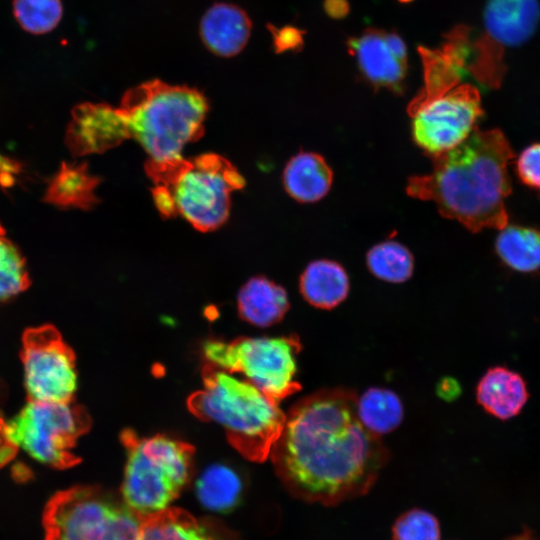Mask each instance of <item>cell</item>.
Returning a JSON list of instances; mask_svg holds the SVG:
<instances>
[{"label": "cell", "instance_id": "30bf717a", "mask_svg": "<svg viewBox=\"0 0 540 540\" xmlns=\"http://www.w3.org/2000/svg\"><path fill=\"white\" fill-rule=\"evenodd\" d=\"M408 112L414 141L432 156L462 143L483 114L479 91L460 83L434 98L409 105Z\"/></svg>", "mask_w": 540, "mask_h": 540}, {"label": "cell", "instance_id": "83f0119b", "mask_svg": "<svg viewBox=\"0 0 540 540\" xmlns=\"http://www.w3.org/2000/svg\"><path fill=\"white\" fill-rule=\"evenodd\" d=\"M440 534L437 518L419 508L404 512L392 526V540H440Z\"/></svg>", "mask_w": 540, "mask_h": 540}, {"label": "cell", "instance_id": "603a6c76", "mask_svg": "<svg viewBox=\"0 0 540 540\" xmlns=\"http://www.w3.org/2000/svg\"><path fill=\"white\" fill-rule=\"evenodd\" d=\"M242 488L238 473L224 464L208 466L196 481L200 503L214 512L230 511L238 503Z\"/></svg>", "mask_w": 540, "mask_h": 540}, {"label": "cell", "instance_id": "6da1fadb", "mask_svg": "<svg viewBox=\"0 0 540 540\" xmlns=\"http://www.w3.org/2000/svg\"><path fill=\"white\" fill-rule=\"evenodd\" d=\"M356 403L351 390L322 389L286 414L269 457L291 495L332 506L373 487L389 454L359 420Z\"/></svg>", "mask_w": 540, "mask_h": 540}, {"label": "cell", "instance_id": "9c48e42d", "mask_svg": "<svg viewBox=\"0 0 540 540\" xmlns=\"http://www.w3.org/2000/svg\"><path fill=\"white\" fill-rule=\"evenodd\" d=\"M89 426L86 411L72 402L30 401L2 425L1 433L9 445L21 447L39 462L67 468L79 462L72 449Z\"/></svg>", "mask_w": 540, "mask_h": 540}, {"label": "cell", "instance_id": "52a82bcc", "mask_svg": "<svg viewBox=\"0 0 540 540\" xmlns=\"http://www.w3.org/2000/svg\"><path fill=\"white\" fill-rule=\"evenodd\" d=\"M142 517L96 487L57 494L45 514L46 540H138Z\"/></svg>", "mask_w": 540, "mask_h": 540}, {"label": "cell", "instance_id": "484cf974", "mask_svg": "<svg viewBox=\"0 0 540 540\" xmlns=\"http://www.w3.org/2000/svg\"><path fill=\"white\" fill-rule=\"evenodd\" d=\"M29 286L25 258L0 224V301L20 294Z\"/></svg>", "mask_w": 540, "mask_h": 540}, {"label": "cell", "instance_id": "7402d4cb", "mask_svg": "<svg viewBox=\"0 0 540 540\" xmlns=\"http://www.w3.org/2000/svg\"><path fill=\"white\" fill-rule=\"evenodd\" d=\"M496 253L510 269L531 273L540 269V230L520 225L500 229L495 243Z\"/></svg>", "mask_w": 540, "mask_h": 540}, {"label": "cell", "instance_id": "e0dca14e", "mask_svg": "<svg viewBox=\"0 0 540 540\" xmlns=\"http://www.w3.org/2000/svg\"><path fill=\"white\" fill-rule=\"evenodd\" d=\"M240 317L258 327H268L279 322L289 308L286 291L263 276L248 280L237 297Z\"/></svg>", "mask_w": 540, "mask_h": 540}, {"label": "cell", "instance_id": "ac0fdd59", "mask_svg": "<svg viewBox=\"0 0 540 540\" xmlns=\"http://www.w3.org/2000/svg\"><path fill=\"white\" fill-rule=\"evenodd\" d=\"M99 183L100 179L89 172L86 163L63 162L49 180L43 200L61 209L88 210L99 200L95 193Z\"/></svg>", "mask_w": 540, "mask_h": 540}, {"label": "cell", "instance_id": "d4e9b609", "mask_svg": "<svg viewBox=\"0 0 540 540\" xmlns=\"http://www.w3.org/2000/svg\"><path fill=\"white\" fill-rule=\"evenodd\" d=\"M366 260L370 272L383 281L401 283L413 273V255L396 241H384L373 246Z\"/></svg>", "mask_w": 540, "mask_h": 540}, {"label": "cell", "instance_id": "2e32d148", "mask_svg": "<svg viewBox=\"0 0 540 540\" xmlns=\"http://www.w3.org/2000/svg\"><path fill=\"white\" fill-rule=\"evenodd\" d=\"M476 397L487 413L508 420L522 411L529 393L519 373L504 366H495L489 368L480 379Z\"/></svg>", "mask_w": 540, "mask_h": 540}, {"label": "cell", "instance_id": "7c38bea8", "mask_svg": "<svg viewBox=\"0 0 540 540\" xmlns=\"http://www.w3.org/2000/svg\"><path fill=\"white\" fill-rule=\"evenodd\" d=\"M540 20L538 0H488L483 10L484 38L478 43V55L469 67L485 85L495 86L504 48L516 47L535 32Z\"/></svg>", "mask_w": 540, "mask_h": 540}, {"label": "cell", "instance_id": "d6986e66", "mask_svg": "<svg viewBox=\"0 0 540 540\" xmlns=\"http://www.w3.org/2000/svg\"><path fill=\"white\" fill-rule=\"evenodd\" d=\"M333 172L325 159L313 152H300L292 157L283 172V184L295 200L312 203L330 190Z\"/></svg>", "mask_w": 540, "mask_h": 540}, {"label": "cell", "instance_id": "8992f818", "mask_svg": "<svg viewBox=\"0 0 540 540\" xmlns=\"http://www.w3.org/2000/svg\"><path fill=\"white\" fill-rule=\"evenodd\" d=\"M127 457L121 486L123 501L140 517L161 511L179 496L192 466L194 448L165 435L121 434Z\"/></svg>", "mask_w": 540, "mask_h": 540}, {"label": "cell", "instance_id": "7a4b0ae2", "mask_svg": "<svg viewBox=\"0 0 540 540\" xmlns=\"http://www.w3.org/2000/svg\"><path fill=\"white\" fill-rule=\"evenodd\" d=\"M432 158L430 173L408 179V195L433 201L442 216L472 232L507 225L508 166L514 153L500 130H474L462 143Z\"/></svg>", "mask_w": 540, "mask_h": 540}, {"label": "cell", "instance_id": "4316f807", "mask_svg": "<svg viewBox=\"0 0 540 540\" xmlns=\"http://www.w3.org/2000/svg\"><path fill=\"white\" fill-rule=\"evenodd\" d=\"M12 7L21 28L36 35L52 31L63 15L61 0H13Z\"/></svg>", "mask_w": 540, "mask_h": 540}, {"label": "cell", "instance_id": "8fae6325", "mask_svg": "<svg viewBox=\"0 0 540 540\" xmlns=\"http://www.w3.org/2000/svg\"><path fill=\"white\" fill-rule=\"evenodd\" d=\"M22 362L30 401L71 402L77 387L75 356L56 328L26 330Z\"/></svg>", "mask_w": 540, "mask_h": 540}, {"label": "cell", "instance_id": "3957f363", "mask_svg": "<svg viewBox=\"0 0 540 540\" xmlns=\"http://www.w3.org/2000/svg\"><path fill=\"white\" fill-rule=\"evenodd\" d=\"M202 380V388L188 398L189 410L199 419L221 426L246 459L266 460L286 418L279 402L244 378L208 363L202 369Z\"/></svg>", "mask_w": 540, "mask_h": 540}, {"label": "cell", "instance_id": "ffe728a7", "mask_svg": "<svg viewBox=\"0 0 540 540\" xmlns=\"http://www.w3.org/2000/svg\"><path fill=\"white\" fill-rule=\"evenodd\" d=\"M300 291L312 306L332 309L347 297L349 278L339 263L326 259L316 260L303 271Z\"/></svg>", "mask_w": 540, "mask_h": 540}, {"label": "cell", "instance_id": "4dcf8cb0", "mask_svg": "<svg viewBox=\"0 0 540 540\" xmlns=\"http://www.w3.org/2000/svg\"><path fill=\"white\" fill-rule=\"evenodd\" d=\"M280 33L275 38L278 48H289L295 44L296 31L291 29H284L279 31Z\"/></svg>", "mask_w": 540, "mask_h": 540}, {"label": "cell", "instance_id": "4fadbf2b", "mask_svg": "<svg viewBox=\"0 0 540 540\" xmlns=\"http://www.w3.org/2000/svg\"><path fill=\"white\" fill-rule=\"evenodd\" d=\"M130 138L128 121L120 108L106 103L76 105L65 132L73 156L103 153Z\"/></svg>", "mask_w": 540, "mask_h": 540}, {"label": "cell", "instance_id": "ba28073f", "mask_svg": "<svg viewBox=\"0 0 540 540\" xmlns=\"http://www.w3.org/2000/svg\"><path fill=\"white\" fill-rule=\"evenodd\" d=\"M301 343L296 335L208 340L202 347L208 364L245 380L280 402L300 390L295 379Z\"/></svg>", "mask_w": 540, "mask_h": 540}, {"label": "cell", "instance_id": "f1b7e54d", "mask_svg": "<svg viewBox=\"0 0 540 540\" xmlns=\"http://www.w3.org/2000/svg\"><path fill=\"white\" fill-rule=\"evenodd\" d=\"M515 170L525 186L540 192V142L532 143L522 150L516 160Z\"/></svg>", "mask_w": 540, "mask_h": 540}, {"label": "cell", "instance_id": "44dd1931", "mask_svg": "<svg viewBox=\"0 0 540 540\" xmlns=\"http://www.w3.org/2000/svg\"><path fill=\"white\" fill-rule=\"evenodd\" d=\"M138 540H218L187 511L168 507L144 516Z\"/></svg>", "mask_w": 540, "mask_h": 540}, {"label": "cell", "instance_id": "cb8c5ba5", "mask_svg": "<svg viewBox=\"0 0 540 540\" xmlns=\"http://www.w3.org/2000/svg\"><path fill=\"white\" fill-rule=\"evenodd\" d=\"M356 409L363 426L377 436L393 431L403 419L400 398L386 388L367 389L357 397Z\"/></svg>", "mask_w": 540, "mask_h": 540}, {"label": "cell", "instance_id": "9a60e30c", "mask_svg": "<svg viewBox=\"0 0 540 540\" xmlns=\"http://www.w3.org/2000/svg\"><path fill=\"white\" fill-rule=\"evenodd\" d=\"M252 22L244 10L234 4L211 6L200 22L202 42L213 54L232 57L246 46Z\"/></svg>", "mask_w": 540, "mask_h": 540}, {"label": "cell", "instance_id": "5bb4252c", "mask_svg": "<svg viewBox=\"0 0 540 540\" xmlns=\"http://www.w3.org/2000/svg\"><path fill=\"white\" fill-rule=\"evenodd\" d=\"M360 72L374 86L400 91L407 72V49L392 32L368 29L348 41Z\"/></svg>", "mask_w": 540, "mask_h": 540}, {"label": "cell", "instance_id": "5b68a950", "mask_svg": "<svg viewBox=\"0 0 540 540\" xmlns=\"http://www.w3.org/2000/svg\"><path fill=\"white\" fill-rule=\"evenodd\" d=\"M119 108L148 161L166 163L182 158L184 146L202 136L209 105L195 88L151 80L127 90Z\"/></svg>", "mask_w": 540, "mask_h": 540}, {"label": "cell", "instance_id": "277c9868", "mask_svg": "<svg viewBox=\"0 0 540 540\" xmlns=\"http://www.w3.org/2000/svg\"><path fill=\"white\" fill-rule=\"evenodd\" d=\"M145 171L154 184L152 197L160 214L181 216L201 232L226 222L231 194L245 185L232 163L214 153L166 163L147 161Z\"/></svg>", "mask_w": 540, "mask_h": 540}, {"label": "cell", "instance_id": "f546056e", "mask_svg": "<svg viewBox=\"0 0 540 540\" xmlns=\"http://www.w3.org/2000/svg\"><path fill=\"white\" fill-rule=\"evenodd\" d=\"M21 171L22 165L18 161L0 154V185L2 187L12 186Z\"/></svg>", "mask_w": 540, "mask_h": 540}]
</instances>
